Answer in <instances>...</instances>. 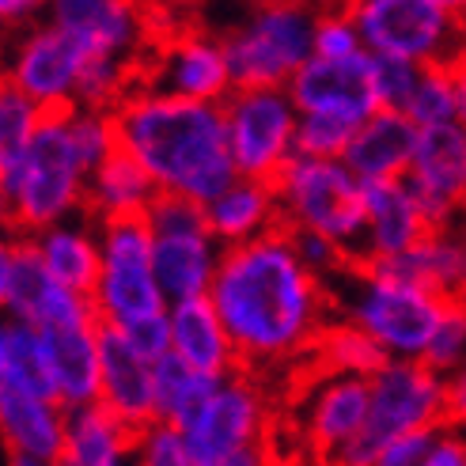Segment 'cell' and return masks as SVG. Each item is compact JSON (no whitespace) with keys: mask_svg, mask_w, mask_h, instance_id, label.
<instances>
[{"mask_svg":"<svg viewBox=\"0 0 466 466\" xmlns=\"http://www.w3.org/2000/svg\"><path fill=\"white\" fill-rule=\"evenodd\" d=\"M345 8L360 31L364 54L371 57H399L417 68L459 57L462 23L432 0H357Z\"/></svg>","mask_w":466,"mask_h":466,"instance_id":"12","label":"cell"},{"mask_svg":"<svg viewBox=\"0 0 466 466\" xmlns=\"http://www.w3.org/2000/svg\"><path fill=\"white\" fill-rule=\"evenodd\" d=\"M334 5H357V0H334Z\"/></svg>","mask_w":466,"mask_h":466,"instance_id":"54","label":"cell"},{"mask_svg":"<svg viewBox=\"0 0 466 466\" xmlns=\"http://www.w3.org/2000/svg\"><path fill=\"white\" fill-rule=\"evenodd\" d=\"M0 390H19L57 402L46 338L27 319L12 311H0Z\"/></svg>","mask_w":466,"mask_h":466,"instance_id":"28","label":"cell"},{"mask_svg":"<svg viewBox=\"0 0 466 466\" xmlns=\"http://www.w3.org/2000/svg\"><path fill=\"white\" fill-rule=\"evenodd\" d=\"M289 236H292V247L299 254V262H304L326 289H330L349 266H353V258H349V254L330 239L311 236V231H289Z\"/></svg>","mask_w":466,"mask_h":466,"instance_id":"41","label":"cell"},{"mask_svg":"<svg viewBox=\"0 0 466 466\" xmlns=\"http://www.w3.org/2000/svg\"><path fill=\"white\" fill-rule=\"evenodd\" d=\"M357 126H345L338 118H322V114H299L296 126V156L311 159H341L349 141H353Z\"/></svg>","mask_w":466,"mask_h":466,"instance_id":"39","label":"cell"},{"mask_svg":"<svg viewBox=\"0 0 466 466\" xmlns=\"http://www.w3.org/2000/svg\"><path fill=\"white\" fill-rule=\"evenodd\" d=\"M57 466H133V429L99 402L65 410V448Z\"/></svg>","mask_w":466,"mask_h":466,"instance_id":"27","label":"cell"},{"mask_svg":"<svg viewBox=\"0 0 466 466\" xmlns=\"http://www.w3.org/2000/svg\"><path fill=\"white\" fill-rule=\"evenodd\" d=\"M159 190L126 152H114L103 167L87 178V217L106 220H145Z\"/></svg>","mask_w":466,"mask_h":466,"instance_id":"29","label":"cell"},{"mask_svg":"<svg viewBox=\"0 0 466 466\" xmlns=\"http://www.w3.org/2000/svg\"><path fill=\"white\" fill-rule=\"evenodd\" d=\"M145 228L152 236V269L163 299L182 304V299H201L208 296V285L217 277L224 247L205 224V208L159 194L152 208L145 213Z\"/></svg>","mask_w":466,"mask_h":466,"instance_id":"10","label":"cell"},{"mask_svg":"<svg viewBox=\"0 0 466 466\" xmlns=\"http://www.w3.org/2000/svg\"><path fill=\"white\" fill-rule=\"evenodd\" d=\"M217 380L201 376V371L186 368L182 360H175L171 353L156 360V376H152V387H156V421H167V425H186L190 417L201 410V402L208 399Z\"/></svg>","mask_w":466,"mask_h":466,"instance_id":"32","label":"cell"},{"mask_svg":"<svg viewBox=\"0 0 466 466\" xmlns=\"http://www.w3.org/2000/svg\"><path fill=\"white\" fill-rule=\"evenodd\" d=\"M417 129L402 110H376L368 122L353 129L341 163L364 186L371 182H399L410 171V159L417 148Z\"/></svg>","mask_w":466,"mask_h":466,"instance_id":"21","label":"cell"},{"mask_svg":"<svg viewBox=\"0 0 466 466\" xmlns=\"http://www.w3.org/2000/svg\"><path fill=\"white\" fill-rule=\"evenodd\" d=\"M273 432V390L262 376L236 368L220 376L201 410L182 425L198 466H220L250 448H269Z\"/></svg>","mask_w":466,"mask_h":466,"instance_id":"9","label":"cell"},{"mask_svg":"<svg viewBox=\"0 0 466 466\" xmlns=\"http://www.w3.org/2000/svg\"><path fill=\"white\" fill-rule=\"evenodd\" d=\"M459 57L466 61V19H462V35H459Z\"/></svg>","mask_w":466,"mask_h":466,"instance_id":"53","label":"cell"},{"mask_svg":"<svg viewBox=\"0 0 466 466\" xmlns=\"http://www.w3.org/2000/svg\"><path fill=\"white\" fill-rule=\"evenodd\" d=\"M156 360L126 341V334L103 326L99 334V406L133 432L156 421Z\"/></svg>","mask_w":466,"mask_h":466,"instance_id":"20","label":"cell"},{"mask_svg":"<svg viewBox=\"0 0 466 466\" xmlns=\"http://www.w3.org/2000/svg\"><path fill=\"white\" fill-rule=\"evenodd\" d=\"M84 65L87 54L46 19L0 42V80L19 87L46 114L76 106Z\"/></svg>","mask_w":466,"mask_h":466,"instance_id":"15","label":"cell"},{"mask_svg":"<svg viewBox=\"0 0 466 466\" xmlns=\"http://www.w3.org/2000/svg\"><path fill=\"white\" fill-rule=\"evenodd\" d=\"M91 308L99 326L133 330L148 319L167 315L152 269V236L145 220H106L99 224V273L91 289Z\"/></svg>","mask_w":466,"mask_h":466,"instance_id":"8","label":"cell"},{"mask_svg":"<svg viewBox=\"0 0 466 466\" xmlns=\"http://www.w3.org/2000/svg\"><path fill=\"white\" fill-rule=\"evenodd\" d=\"M239 368L269 380L273 371H304L315 341L334 319L330 289L299 262L285 228L228 247L208 285Z\"/></svg>","mask_w":466,"mask_h":466,"instance_id":"1","label":"cell"},{"mask_svg":"<svg viewBox=\"0 0 466 466\" xmlns=\"http://www.w3.org/2000/svg\"><path fill=\"white\" fill-rule=\"evenodd\" d=\"M455 231V243H459V266H462V296H466V217L451 228Z\"/></svg>","mask_w":466,"mask_h":466,"instance_id":"49","label":"cell"},{"mask_svg":"<svg viewBox=\"0 0 466 466\" xmlns=\"http://www.w3.org/2000/svg\"><path fill=\"white\" fill-rule=\"evenodd\" d=\"M371 57V54H368ZM421 68L399 57H371V91H376L380 110H406Z\"/></svg>","mask_w":466,"mask_h":466,"instance_id":"40","label":"cell"},{"mask_svg":"<svg viewBox=\"0 0 466 466\" xmlns=\"http://www.w3.org/2000/svg\"><path fill=\"white\" fill-rule=\"evenodd\" d=\"M444 429V376L421 360H383L368 376V417L326 466H371L390 440Z\"/></svg>","mask_w":466,"mask_h":466,"instance_id":"6","label":"cell"},{"mask_svg":"<svg viewBox=\"0 0 466 466\" xmlns=\"http://www.w3.org/2000/svg\"><path fill=\"white\" fill-rule=\"evenodd\" d=\"M432 5H436V8H444V12H448L451 19H459V23L466 19V0H432Z\"/></svg>","mask_w":466,"mask_h":466,"instance_id":"50","label":"cell"},{"mask_svg":"<svg viewBox=\"0 0 466 466\" xmlns=\"http://www.w3.org/2000/svg\"><path fill=\"white\" fill-rule=\"evenodd\" d=\"M12 466H57V462H31V459H12Z\"/></svg>","mask_w":466,"mask_h":466,"instance_id":"52","label":"cell"},{"mask_svg":"<svg viewBox=\"0 0 466 466\" xmlns=\"http://www.w3.org/2000/svg\"><path fill=\"white\" fill-rule=\"evenodd\" d=\"M289 99L299 114H322L345 126H360L376 114V91H371V57L357 54L345 61L311 57L289 80Z\"/></svg>","mask_w":466,"mask_h":466,"instance_id":"18","label":"cell"},{"mask_svg":"<svg viewBox=\"0 0 466 466\" xmlns=\"http://www.w3.org/2000/svg\"><path fill=\"white\" fill-rule=\"evenodd\" d=\"M46 15V0H0V42Z\"/></svg>","mask_w":466,"mask_h":466,"instance_id":"44","label":"cell"},{"mask_svg":"<svg viewBox=\"0 0 466 466\" xmlns=\"http://www.w3.org/2000/svg\"><path fill=\"white\" fill-rule=\"evenodd\" d=\"M330 304L334 319L357 326L383 360H421L432 326L444 311V296L406 285L380 266L353 262L330 285Z\"/></svg>","mask_w":466,"mask_h":466,"instance_id":"3","label":"cell"},{"mask_svg":"<svg viewBox=\"0 0 466 466\" xmlns=\"http://www.w3.org/2000/svg\"><path fill=\"white\" fill-rule=\"evenodd\" d=\"M285 231H311L338 243L357 262L364 236V182L341 159L292 156L273 178Z\"/></svg>","mask_w":466,"mask_h":466,"instance_id":"7","label":"cell"},{"mask_svg":"<svg viewBox=\"0 0 466 466\" xmlns=\"http://www.w3.org/2000/svg\"><path fill=\"white\" fill-rule=\"evenodd\" d=\"M421 364H429L440 376H451L455 368L466 364V296H451L444 299V311H440L432 338L425 345Z\"/></svg>","mask_w":466,"mask_h":466,"instance_id":"36","label":"cell"},{"mask_svg":"<svg viewBox=\"0 0 466 466\" xmlns=\"http://www.w3.org/2000/svg\"><path fill=\"white\" fill-rule=\"evenodd\" d=\"M432 432H410V436H399V440H390V444L371 459V466H421L429 444H432Z\"/></svg>","mask_w":466,"mask_h":466,"instance_id":"42","label":"cell"},{"mask_svg":"<svg viewBox=\"0 0 466 466\" xmlns=\"http://www.w3.org/2000/svg\"><path fill=\"white\" fill-rule=\"evenodd\" d=\"M35 247V258L46 269V277L73 292L91 296L96 289V273H99V224L84 217L50 224L27 236Z\"/></svg>","mask_w":466,"mask_h":466,"instance_id":"24","label":"cell"},{"mask_svg":"<svg viewBox=\"0 0 466 466\" xmlns=\"http://www.w3.org/2000/svg\"><path fill=\"white\" fill-rule=\"evenodd\" d=\"M364 54V42H360V31L353 15H349L345 5H334L326 0L319 8V19H315V38H311V57H322V61H345V57H357Z\"/></svg>","mask_w":466,"mask_h":466,"instance_id":"37","label":"cell"},{"mask_svg":"<svg viewBox=\"0 0 466 466\" xmlns=\"http://www.w3.org/2000/svg\"><path fill=\"white\" fill-rule=\"evenodd\" d=\"M451 91H455V122L466 126V61H451Z\"/></svg>","mask_w":466,"mask_h":466,"instance_id":"48","label":"cell"},{"mask_svg":"<svg viewBox=\"0 0 466 466\" xmlns=\"http://www.w3.org/2000/svg\"><path fill=\"white\" fill-rule=\"evenodd\" d=\"M5 231H12V205H8L5 186H0V236H5Z\"/></svg>","mask_w":466,"mask_h":466,"instance_id":"51","label":"cell"},{"mask_svg":"<svg viewBox=\"0 0 466 466\" xmlns=\"http://www.w3.org/2000/svg\"><path fill=\"white\" fill-rule=\"evenodd\" d=\"M133 466H198L178 425L148 421L133 432Z\"/></svg>","mask_w":466,"mask_h":466,"instance_id":"38","label":"cell"},{"mask_svg":"<svg viewBox=\"0 0 466 466\" xmlns=\"http://www.w3.org/2000/svg\"><path fill=\"white\" fill-rule=\"evenodd\" d=\"M110 114L118 152L152 178L159 194L205 205L236 178L217 103H190L137 84Z\"/></svg>","mask_w":466,"mask_h":466,"instance_id":"2","label":"cell"},{"mask_svg":"<svg viewBox=\"0 0 466 466\" xmlns=\"http://www.w3.org/2000/svg\"><path fill=\"white\" fill-rule=\"evenodd\" d=\"M322 5L304 0H250L220 35L236 87H289L311 61L315 19Z\"/></svg>","mask_w":466,"mask_h":466,"instance_id":"5","label":"cell"},{"mask_svg":"<svg viewBox=\"0 0 466 466\" xmlns=\"http://www.w3.org/2000/svg\"><path fill=\"white\" fill-rule=\"evenodd\" d=\"M205 224L217 236V243L228 247H243L269 236V231L281 228V208H277V190L273 182H258V178H231L224 190L205 201Z\"/></svg>","mask_w":466,"mask_h":466,"instance_id":"23","label":"cell"},{"mask_svg":"<svg viewBox=\"0 0 466 466\" xmlns=\"http://www.w3.org/2000/svg\"><path fill=\"white\" fill-rule=\"evenodd\" d=\"M167 341L175 360H182L186 368L201 371L208 380L231 376L239 368L236 345H231L217 308L208 304V296L182 299V304L167 308Z\"/></svg>","mask_w":466,"mask_h":466,"instance_id":"22","label":"cell"},{"mask_svg":"<svg viewBox=\"0 0 466 466\" xmlns=\"http://www.w3.org/2000/svg\"><path fill=\"white\" fill-rule=\"evenodd\" d=\"M421 466H466V436H462V429H451V425L436 429Z\"/></svg>","mask_w":466,"mask_h":466,"instance_id":"43","label":"cell"},{"mask_svg":"<svg viewBox=\"0 0 466 466\" xmlns=\"http://www.w3.org/2000/svg\"><path fill=\"white\" fill-rule=\"evenodd\" d=\"M148 5L159 12L163 23H186V15H190L194 8H201L205 0H148Z\"/></svg>","mask_w":466,"mask_h":466,"instance_id":"47","label":"cell"},{"mask_svg":"<svg viewBox=\"0 0 466 466\" xmlns=\"http://www.w3.org/2000/svg\"><path fill=\"white\" fill-rule=\"evenodd\" d=\"M444 425L466 429V364L444 376Z\"/></svg>","mask_w":466,"mask_h":466,"instance_id":"45","label":"cell"},{"mask_svg":"<svg viewBox=\"0 0 466 466\" xmlns=\"http://www.w3.org/2000/svg\"><path fill=\"white\" fill-rule=\"evenodd\" d=\"M304 5H326V0H304Z\"/></svg>","mask_w":466,"mask_h":466,"instance_id":"55","label":"cell"},{"mask_svg":"<svg viewBox=\"0 0 466 466\" xmlns=\"http://www.w3.org/2000/svg\"><path fill=\"white\" fill-rule=\"evenodd\" d=\"M383 364V353L371 345L357 326H349L341 319H330L326 330L315 341V353L308 360V368L315 371H330V376H360L368 380L371 371Z\"/></svg>","mask_w":466,"mask_h":466,"instance_id":"31","label":"cell"},{"mask_svg":"<svg viewBox=\"0 0 466 466\" xmlns=\"http://www.w3.org/2000/svg\"><path fill=\"white\" fill-rule=\"evenodd\" d=\"M99 334H103L99 322L42 334L46 349H50L54 390L65 410H80V406L99 402Z\"/></svg>","mask_w":466,"mask_h":466,"instance_id":"26","label":"cell"},{"mask_svg":"<svg viewBox=\"0 0 466 466\" xmlns=\"http://www.w3.org/2000/svg\"><path fill=\"white\" fill-rule=\"evenodd\" d=\"M46 23L73 38L87 57L122 61L141 73V61L167 23L148 0H46Z\"/></svg>","mask_w":466,"mask_h":466,"instance_id":"13","label":"cell"},{"mask_svg":"<svg viewBox=\"0 0 466 466\" xmlns=\"http://www.w3.org/2000/svg\"><path fill=\"white\" fill-rule=\"evenodd\" d=\"M68 141H73L76 156L84 159V167L96 175L103 163L118 152V129H114V114L99 106H68Z\"/></svg>","mask_w":466,"mask_h":466,"instance_id":"34","label":"cell"},{"mask_svg":"<svg viewBox=\"0 0 466 466\" xmlns=\"http://www.w3.org/2000/svg\"><path fill=\"white\" fill-rule=\"evenodd\" d=\"M0 444L12 459L57 462L65 448V406L54 399L0 390Z\"/></svg>","mask_w":466,"mask_h":466,"instance_id":"25","label":"cell"},{"mask_svg":"<svg viewBox=\"0 0 466 466\" xmlns=\"http://www.w3.org/2000/svg\"><path fill=\"white\" fill-rule=\"evenodd\" d=\"M15 262H19V231L0 236V311H8L15 289Z\"/></svg>","mask_w":466,"mask_h":466,"instance_id":"46","label":"cell"},{"mask_svg":"<svg viewBox=\"0 0 466 466\" xmlns=\"http://www.w3.org/2000/svg\"><path fill=\"white\" fill-rule=\"evenodd\" d=\"M406 118L417 129H436L455 122V91H451V61L448 65H429L417 76V87L406 103Z\"/></svg>","mask_w":466,"mask_h":466,"instance_id":"35","label":"cell"},{"mask_svg":"<svg viewBox=\"0 0 466 466\" xmlns=\"http://www.w3.org/2000/svg\"><path fill=\"white\" fill-rule=\"evenodd\" d=\"M304 394L296 402V429L308 455L326 466L338 451L353 444L368 417V380L330 376V371L304 368Z\"/></svg>","mask_w":466,"mask_h":466,"instance_id":"16","label":"cell"},{"mask_svg":"<svg viewBox=\"0 0 466 466\" xmlns=\"http://www.w3.org/2000/svg\"><path fill=\"white\" fill-rule=\"evenodd\" d=\"M432 228H455L466 217V126H436L417 133L410 171L402 178Z\"/></svg>","mask_w":466,"mask_h":466,"instance_id":"17","label":"cell"},{"mask_svg":"<svg viewBox=\"0 0 466 466\" xmlns=\"http://www.w3.org/2000/svg\"><path fill=\"white\" fill-rule=\"evenodd\" d=\"M380 269L432 296H444V299L462 296V266H459V243L451 228H432L425 239H417L399 258L380 262Z\"/></svg>","mask_w":466,"mask_h":466,"instance_id":"30","label":"cell"},{"mask_svg":"<svg viewBox=\"0 0 466 466\" xmlns=\"http://www.w3.org/2000/svg\"><path fill=\"white\" fill-rule=\"evenodd\" d=\"M87 178L91 171L68 141L65 110L46 114L31 148L0 178L12 205V231L35 236V231L73 220L87 213Z\"/></svg>","mask_w":466,"mask_h":466,"instance_id":"4","label":"cell"},{"mask_svg":"<svg viewBox=\"0 0 466 466\" xmlns=\"http://www.w3.org/2000/svg\"><path fill=\"white\" fill-rule=\"evenodd\" d=\"M141 84L156 87L163 96H178L190 103H224L236 84H231L228 54L217 31L201 23H167L163 35L152 42V50L141 61Z\"/></svg>","mask_w":466,"mask_h":466,"instance_id":"14","label":"cell"},{"mask_svg":"<svg viewBox=\"0 0 466 466\" xmlns=\"http://www.w3.org/2000/svg\"><path fill=\"white\" fill-rule=\"evenodd\" d=\"M42 118H46V110L35 99H27L8 80H0V178H5L23 159V152L31 148Z\"/></svg>","mask_w":466,"mask_h":466,"instance_id":"33","label":"cell"},{"mask_svg":"<svg viewBox=\"0 0 466 466\" xmlns=\"http://www.w3.org/2000/svg\"><path fill=\"white\" fill-rule=\"evenodd\" d=\"M432 231L425 208L417 205L413 190L399 182H371L364 186V236L357 262L360 266H380L399 258L417 239H425Z\"/></svg>","mask_w":466,"mask_h":466,"instance_id":"19","label":"cell"},{"mask_svg":"<svg viewBox=\"0 0 466 466\" xmlns=\"http://www.w3.org/2000/svg\"><path fill=\"white\" fill-rule=\"evenodd\" d=\"M228 156L239 178L273 182L296 156L299 110L285 87H236L220 103Z\"/></svg>","mask_w":466,"mask_h":466,"instance_id":"11","label":"cell"}]
</instances>
